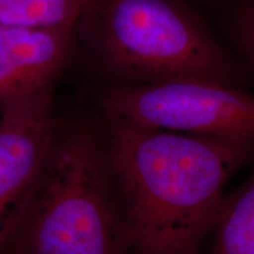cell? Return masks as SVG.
Here are the masks:
<instances>
[{"label":"cell","mask_w":254,"mask_h":254,"mask_svg":"<svg viewBox=\"0 0 254 254\" xmlns=\"http://www.w3.org/2000/svg\"><path fill=\"white\" fill-rule=\"evenodd\" d=\"M109 119L104 152L132 254H198L254 136L199 135Z\"/></svg>","instance_id":"cell-1"},{"label":"cell","mask_w":254,"mask_h":254,"mask_svg":"<svg viewBox=\"0 0 254 254\" xmlns=\"http://www.w3.org/2000/svg\"><path fill=\"white\" fill-rule=\"evenodd\" d=\"M77 41L111 85L200 80L241 87L251 79L186 0H91Z\"/></svg>","instance_id":"cell-2"},{"label":"cell","mask_w":254,"mask_h":254,"mask_svg":"<svg viewBox=\"0 0 254 254\" xmlns=\"http://www.w3.org/2000/svg\"><path fill=\"white\" fill-rule=\"evenodd\" d=\"M0 254H132L104 145L91 133L56 141L26 213Z\"/></svg>","instance_id":"cell-3"},{"label":"cell","mask_w":254,"mask_h":254,"mask_svg":"<svg viewBox=\"0 0 254 254\" xmlns=\"http://www.w3.org/2000/svg\"><path fill=\"white\" fill-rule=\"evenodd\" d=\"M107 118L199 135L254 136V94L212 81L109 85L100 93Z\"/></svg>","instance_id":"cell-4"},{"label":"cell","mask_w":254,"mask_h":254,"mask_svg":"<svg viewBox=\"0 0 254 254\" xmlns=\"http://www.w3.org/2000/svg\"><path fill=\"white\" fill-rule=\"evenodd\" d=\"M51 97L1 111L0 253L26 213L56 144Z\"/></svg>","instance_id":"cell-5"},{"label":"cell","mask_w":254,"mask_h":254,"mask_svg":"<svg viewBox=\"0 0 254 254\" xmlns=\"http://www.w3.org/2000/svg\"><path fill=\"white\" fill-rule=\"evenodd\" d=\"M75 45V28L0 23V111L51 97Z\"/></svg>","instance_id":"cell-6"},{"label":"cell","mask_w":254,"mask_h":254,"mask_svg":"<svg viewBox=\"0 0 254 254\" xmlns=\"http://www.w3.org/2000/svg\"><path fill=\"white\" fill-rule=\"evenodd\" d=\"M207 254H254V166L238 189L224 196Z\"/></svg>","instance_id":"cell-7"},{"label":"cell","mask_w":254,"mask_h":254,"mask_svg":"<svg viewBox=\"0 0 254 254\" xmlns=\"http://www.w3.org/2000/svg\"><path fill=\"white\" fill-rule=\"evenodd\" d=\"M226 30L239 59L254 79V0H244L227 15Z\"/></svg>","instance_id":"cell-8"}]
</instances>
